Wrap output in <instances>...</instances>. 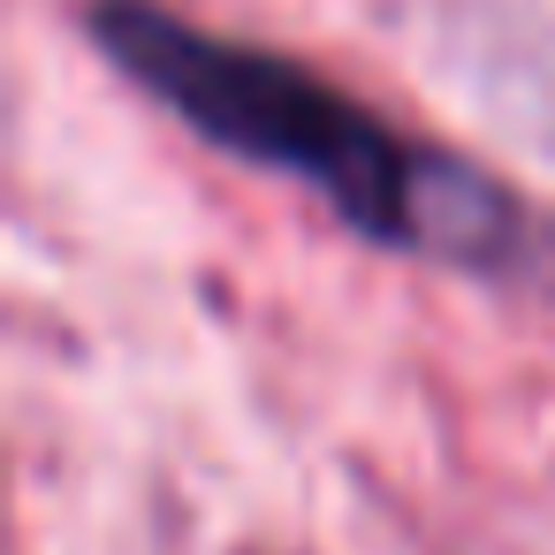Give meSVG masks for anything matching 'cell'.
Returning <instances> with one entry per match:
<instances>
[{"label": "cell", "mask_w": 555, "mask_h": 555, "mask_svg": "<svg viewBox=\"0 0 555 555\" xmlns=\"http://www.w3.org/2000/svg\"><path fill=\"white\" fill-rule=\"evenodd\" d=\"M85 31L145 100H160L206 145L305 183L312 198H327L343 229L388 251L502 274L532 244V221L502 176L449 145L403 138L365 100L274 47L221 39L153 0H92Z\"/></svg>", "instance_id": "1"}]
</instances>
